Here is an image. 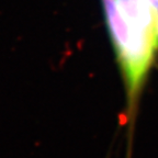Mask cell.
Returning <instances> with one entry per match:
<instances>
[{"instance_id": "6da1fadb", "label": "cell", "mask_w": 158, "mask_h": 158, "mask_svg": "<svg viewBox=\"0 0 158 158\" xmlns=\"http://www.w3.org/2000/svg\"><path fill=\"white\" fill-rule=\"evenodd\" d=\"M116 2L128 24L155 32V13L148 0H116Z\"/></svg>"}, {"instance_id": "7a4b0ae2", "label": "cell", "mask_w": 158, "mask_h": 158, "mask_svg": "<svg viewBox=\"0 0 158 158\" xmlns=\"http://www.w3.org/2000/svg\"><path fill=\"white\" fill-rule=\"evenodd\" d=\"M148 2L152 6L155 13V41L156 48L158 49V0H148Z\"/></svg>"}]
</instances>
